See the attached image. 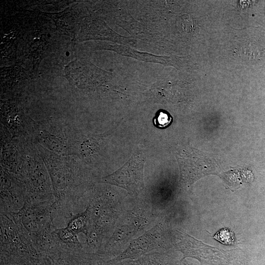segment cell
<instances>
[{"label": "cell", "mask_w": 265, "mask_h": 265, "mask_svg": "<svg viewBox=\"0 0 265 265\" xmlns=\"http://www.w3.org/2000/svg\"><path fill=\"white\" fill-rule=\"evenodd\" d=\"M36 144L50 175L55 210L64 211L80 194L82 166L75 157L58 155Z\"/></svg>", "instance_id": "cell-1"}, {"label": "cell", "mask_w": 265, "mask_h": 265, "mask_svg": "<svg viewBox=\"0 0 265 265\" xmlns=\"http://www.w3.org/2000/svg\"><path fill=\"white\" fill-rule=\"evenodd\" d=\"M54 202L27 200L15 213L18 221L34 247L41 254L48 251L53 238L51 229Z\"/></svg>", "instance_id": "cell-2"}, {"label": "cell", "mask_w": 265, "mask_h": 265, "mask_svg": "<svg viewBox=\"0 0 265 265\" xmlns=\"http://www.w3.org/2000/svg\"><path fill=\"white\" fill-rule=\"evenodd\" d=\"M22 180L28 194V200L54 202L52 185L46 166L36 144L32 140L22 142Z\"/></svg>", "instance_id": "cell-3"}, {"label": "cell", "mask_w": 265, "mask_h": 265, "mask_svg": "<svg viewBox=\"0 0 265 265\" xmlns=\"http://www.w3.org/2000/svg\"><path fill=\"white\" fill-rule=\"evenodd\" d=\"M80 133L65 120L50 118L34 120L33 142L58 155L74 156Z\"/></svg>", "instance_id": "cell-4"}, {"label": "cell", "mask_w": 265, "mask_h": 265, "mask_svg": "<svg viewBox=\"0 0 265 265\" xmlns=\"http://www.w3.org/2000/svg\"><path fill=\"white\" fill-rule=\"evenodd\" d=\"M144 160L140 154H135L122 167L100 179V182L121 187L132 194H138L145 187Z\"/></svg>", "instance_id": "cell-5"}, {"label": "cell", "mask_w": 265, "mask_h": 265, "mask_svg": "<svg viewBox=\"0 0 265 265\" xmlns=\"http://www.w3.org/2000/svg\"><path fill=\"white\" fill-rule=\"evenodd\" d=\"M0 182V212H18L29 199L24 182L1 169Z\"/></svg>", "instance_id": "cell-6"}, {"label": "cell", "mask_w": 265, "mask_h": 265, "mask_svg": "<svg viewBox=\"0 0 265 265\" xmlns=\"http://www.w3.org/2000/svg\"><path fill=\"white\" fill-rule=\"evenodd\" d=\"M101 139L98 136L79 134L74 157L86 159L97 154L100 149Z\"/></svg>", "instance_id": "cell-7"}, {"label": "cell", "mask_w": 265, "mask_h": 265, "mask_svg": "<svg viewBox=\"0 0 265 265\" xmlns=\"http://www.w3.org/2000/svg\"><path fill=\"white\" fill-rule=\"evenodd\" d=\"M152 233H147L144 236L137 238L135 241L132 243L129 247L120 256L117 258V260H120L125 258H130L132 254H133L132 257L138 256V250L141 246L142 253L147 252L150 249H152L156 245L157 238H154V235L152 236ZM139 254L140 251H139Z\"/></svg>", "instance_id": "cell-8"}, {"label": "cell", "mask_w": 265, "mask_h": 265, "mask_svg": "<svg viewBox=\"0 0 265 265\" xmlns=\"http://www.w3.org/2000/svg\"><path fill=\"white\" fill-rule=\"evenodd\" d=\"M89 222V210L87 207L82 212L71 216L66 227L78 234L82 233L88 236Z\"/></svg>", "instance_id": "cell-9"}, {"label": "cell", "mask_w": 265, "mask_h": 265, "mask_svg": "<svg viewBox=\"0 0 265 265\" xmlns=\"http://www.w3.org/2000/svg\"><path fill=\"white\" fill-rule=\"evenodd\" d=\"M52 234L54 238L62 245L74 248L83 247L79 240L78 234L66 227L53 230Z\"/></svg>", "instance_id": "cell-10"}, {"label": "cell", "mask_w": 265, "mask_h": 265, "mask_svg": "<svg viewBox=\"0 0 265 265\" xmlns=\"http://www.w3.org/2000/svg\"><path fill=\"white\" fill-rule=\"evenodd\" d=\"M213 238L225 245H231L235 242V234L229 228L220 229L213 235Z\"/></svg>", "instance_id": "cell-11"}, {"label": "cell", "mask_w": 265, "mask_h": 265, "mask_svg": "<svg viewBox=\"0 0 265 265\" xmlns=\"http://www.w3.org/2000/svg\"><path fill=\"white\" fill-rule=\"evenodd\" d=\"M10 265H54L48 256L40 255Z\"/></svg>", "instance_id": "cell-12"}, {"label": "cell", "mask_w": 265, "mask_h": 265, "mask_svg": "<svg viewBox=\"0 0 265 265\" xmlns=\"http://www.w3.org/2000/svg\"><path fill=\"white\" fill-rule=\"evenodd\" d=\"M172 118L166 111H159L154 118V122L157 127L164 128L171 122Z\"/></svg>", "instance_id": "cell-13"}, {"label": "cell", "mask_w": 265, "mask_h": 265, "mask_svg": "<svg viewBox=\"0 0 265 265\" xmlns=\"http://www.w3.org/2000/svg\"><path fill=\"white\" fill-rule=\"evenodd\" d=\"M66 56H69V55H70L69 52H67L66 53Z\"/></svg>", "instance_id": "cell-14"}, {"label": "cell", "mask_w": 265, "mask_h": 265, "mask_svg": "<svg viewBox=\"0 0 265 265\" xmlns=\"http://www.w3.org/2000/svg\"><path fill=\"white\" fill-rule=\"evenodd\" d=\"M48 36L49 37H50V34H48Z\"/></svg>", "instance_id": "cell-15"}]
</instances>
